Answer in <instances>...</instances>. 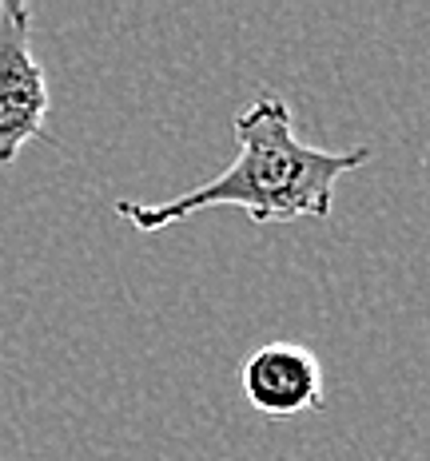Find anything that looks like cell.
<instances>
[{
	"instance_id": "cell-3",
	"label": "cell",
	"mask_w": 430,
	"mask_h": 461,
	"mask_svg": "<svg viewBox=\"0 0 430 461\" xmlns=\"http://www.w3.org/2000/svg\"><path fill=\"white\" fill-rule=\"evenodd\" d=\"M243 393L263 418L287 421L295 414L323 410L327 390H323L319 358L299 342H267L243 362Z\"/></svg>"
},
{
	"instance_id": "cell-2",
	"label": "cell",
	"mask_w": 430,
	"mask_h": 461,
	"mask_svg": "<svg viewBox=\"0 0 430 461\" xmlns=\"http://www.w3.org/2000/svg\"><path fill=\"white\" fill-rule=\"evenodd\" d=\"M48 80L32 52V8L0 0V163H13L44 131Z\"/></svg>"
},
{
	"instance_id": "cell-1",
	"label": "cell",
	"mask_w": 430,
	"mask_h": 461,
	"mask_svg": "<svg viewBox=\"0 0 430 461\" xmlns=\"http://www.w3.org/2000/svg\"><path fill=\"white\" fill-rule=\"evenodd\" d=\"M235 159L191 191L164 203H116V215L136 230H164L199 215L207 207H239L252 223H291V219H331L334 187L343 176L371 159V148L327 151L295 136V115L279 92H260V100L235 115Z\"/></svg>"
}]
</instances>
